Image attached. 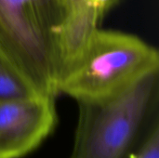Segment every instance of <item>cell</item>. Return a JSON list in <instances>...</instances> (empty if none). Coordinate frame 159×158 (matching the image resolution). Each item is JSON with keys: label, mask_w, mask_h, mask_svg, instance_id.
I'll return each mask as SVG.
<instances>
[{"label": "cell", "mask_w": 159, "mask_h": 158, "mask_svg": "<svg viewBox=\"0 0 159 158\" xmlns=\"http://www.w3.org/2000/svg\"><path fill=\"white\" fill-rule=\"evenodd\" d=\"M77 103L69 158H129L159 127V69L113 97Z\"/></svg>", "instance_id": "6da1fadb"}, {"label": "cell", "mask_w": 159, "mask_h": 158, "mask_svg": "<svg viewBox=\"0 0 159 158\" xmlns=\"http://www.w3.org/2000/svg\"><path fill=\"white\" fill-rule=\"evenodd\" d=\"M64 0H0V49L43 95L56 97Z\"/></svg>", "instance_id": "7a4b0ae2"}, {"label": "cell", "mask_w": 159, "mask_h": 158, "mask_svg": "<svg viewBox=\"0 0 159 158\" xmlns=\"http://www.w3.org/2000/svg\"><path fill=\"white\" fill-rule=\"evenodd\" d=\"M159 69L157 48L140 37L98 29L80 58L59 78L57 92L77 102L113 97Z\"/></svg>", "instance_id": "3957f363"}, {"label": "cell", "mask_w": 159, "mask_h": 158, "mask_svg": "<svg viewBox=\"0 0 159 158\" xmlns=\"http://www.w3.org/2000/svg\"><path fill=\"white\" fill-rule=\"evenodd\" d=\"M55 98L0 100V158L24 157L50 136L58 121Z\"/></svg>", "instance_id": "277c9868"}, {"label": "cell", "mask_w": 159, "mask_h": 158, "mask_svg": "<svg viewBox=\"0 0 159 158\" xmlns=\"http://www.w3.org/2000/svg\"><path fill=\"white\" fill-rule=\"evenodd\" d=\"M120 1L64 0V17L59 42L60 76L80 58L104 15Z\"/></svg>", "instance_id": "5b68a950"}, {"label": "cell", "mask_w": 159, "mask_h": 158, "mask_svg": "<svg viewBox=\"0 0 159 158\" xmlns=\"http://www.w3.org/2000/svg\"><path fill=\"white\" fill-rule=\"evenodd\" d=\"M40 94L0 49V100L27 98Z\"/></svg>", "instance_id": "8992f818"}, {"label": "cell", "mask_w": 159, "mask_h": 158, "mask_svg": "<svg viewBox=\"0 0 159 158\" xmlns=\"http://www.w3.org/2000/svg\"><path fill=\"white\" fill-rule=\"evenodd\" d=\"M129 158H159V127H157Z\"/></svg>", "instance_id": "52a82bcc"}]
</instances>
